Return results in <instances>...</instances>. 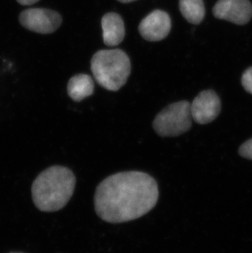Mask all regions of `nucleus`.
<instances>
[{"label": "nucleus", "instance_id": "nucleus-14", "mask_svg": "<svg viewBox=\"0 0 252 253\" xmlns=\"http://www.w3.org/2000/svg\"><path fill=\"white\" fill-rule=\"evenodd\" d=\"M17 1L18 3L23 6H30V5L35 4L40 0H17Z\"/></svg>", "mask_w": 252, "mask_h": 253}, {"label": "nucleus", "instance_id": "nucleus-3", "mask_svg": "<svg viewBox=\"0 0 252 253\" xmlns=\"http://www.w3.org/2000/svg\"><path fill=\"white\" fill-rule=\"evenodd\" d=\"M91 71L103 88L117 91L126 84L130 74V60L121 49L98 51L91 60Z\"/></svg>", "mask_w": 252, "mask_h": 253}, {"label": "nucleus", "instance_id": "nucleus-6", "mask_svg": "<svg viewBox=\"0 0 252 253\" xmlns=\"http://www.w3.org/2000/svg\"><path fill=\"white\" fill-rule=\"evenodd\" d=\"M220 110V99L213 90L202 91L191 104L192 117L198 124L213 122L219 116Z\"/></svg>", "mask_w": 252, "mask_h": 253}, {"label": "nucleus", "instance_id": "nucleus-11", "mask_svg": "<svg viewBox=\"0 0 252 253\" xmlns=\"http://www.w3.org/2000/svg\"><path fill=\"white\" fill-rule=\"evenodd\" d=\"M179 8L183 17L192 24H199L204 18L203 0H179Z\"/></svg>", "mask_w": 252, "mask_h": 253}, {"label": "nucleus", "instance_id": "nucleus-7", "mask_svg": "<svg viewBox=\"0 0 252 253\" xmlns=\"http://www.w3.org/2000/svg\"><path fill=\"white\" fill-rule=\"evenodd\" d=\"M214 17L234 24L244 25L252 17V5L249 0H219L213 8Z\"/></svg>", "mask_w": 252, "mask_h": 253}, {"label": "nucleus", "instance_id": "nucleus-12", "mask_svg": "<svg viewBox=\"0 0 252 253\" xmlns=\"http://www.w3.org/2000/svg\"><path fill=\"white\" fill-rule=\"evenodd\" d=\"M242 84L248 93L252 94V67L248 68L242 77Z\"/></svg>", "mask_w": 252, "mask_h": 253}, {"label": "nucleus", "instance_id": "nucleus-9", "mask_svg": "<svg viewBox=\"0 0 252 253\" xmlns=\"http://www.w3.org/2000/svg\"><path fill=\"white\" fill-rule=\"evenodd\" d=\"M102 37L105 44L117 46L125 38V24L122 17L117 13L109 12L102 19Z\"/></svg>", "mask_w": 252, "mask_h": 253}, {"label": "nucleus", "instance_id": "nucleus-8", "mask_svg": "<svg viewBox=\"0 0 252 253\" xmlns=\"http://www.w3.org/2000/svg\"><path fill=\"white\" fill-rule=\"evenodd\" d=\"M171 29L170 17L162 10H155L140 22L138 31L148 41H160L169 35Z\"/></svg>", "mask_w": 252, "mask_h": 253}, {"label": "nucleus", "instance_id": "nucleus-10", "mask_svg": "<svg viewBox=\"0 0 252 253\" xmlns=\"http://www.w3.org/2000/svg\"><path fill=\"white\" fill-rule=\"evenodd\" d=\"M94 84L89 76L85 74L76 75L70 80L67 85V92L72 100L80 102L93 94Z\"/></svg>", "mask_w": 252, "mask_h": 253}, {"label": "nucleus", "instance_id": "nucleus-4", "mask_svg": "<svg viewBox=\"0 0 252 253\" xmlns=\"http://www.w3.org/2000/svg\"><path fill=\"white\" fill-rule=\"evenodd\" d=\"M192 118L191 103L180 101L167 106L157 115L153 128L161 136H178L190 129Z\"/></svg>", "mask_w": 252, "mask_h": 253}, {"label": "nucleus", "instance_id": "nucleus-5", "mask_svg": "<svg viewBox=\"0 0 252 253\" xmlns=\"http://www.w3.org/2000/svg\"><path fill=\"white\" fill-rule=\"evenodd\" d=\"M20 24L36 33L51 34L62 24V17L58 12L47 8H28L21 12Z\"/></svg>", "mask_w": 252, "mask_h": 253}, {"label": "nucleus", "instance_id": "nucleus-16", "mask_svg": "<svg viewBox=\"0 0 252 253\" xmlns=\"http://www.w3.org/2000/svg\"><path fill=\"white\" fill-rule=\"evenodd\" d=\"M17 253V252H13V253Z\"/></svg>", "mask_w": 252, "mask_h": 253}, {"label": "nucleus", "instance_id": "nucleus-13", "mask_svg": "<svg viewBox=\"0 0 252 253\" xmlns=\"http://www.w3.org/2000/svg\"><path fill=\"white\" fill-rule=\"evenodd\" d=\"M239 154L243 158L252 160V139L246 141L239 148Z\"/></svg>", "mask_w": 252, "mask_h": 253}, {"label": "nucleus", "instance_id": "nucleus-15", "mask_svg": "<svg viewBox=\"0 0 252 253\" xmlns=\"http://www.w3.org/2000/svg\"><path fill=\"white\" fill-rule=\"evenodd\" d=\"M118 1L123 2V3H128V2H133V1H136V0H118Z\"/></svg>", "mask_w": 252, "mask_h": 253}, {"label": "nucleus", "instance_id": "nucleus-1", "mask_svg": "<svg viewBox=\"0 0 252 253\" xmlns=\"http://www.w3.org/2000/svg\"><path fill=\"white\" fill-rule=\"evenodd\" d=\"M157 183L142 171L112 174L98 184L94 207L98 216L108 223L118 224L142 217L157 205Z\"/></svg>", "mask_w": 252, "mask_h": 253}, {"label": "nucleus", "instance_id": "nucleus-2", "mask_svg": "<svg viewBox=\"0 0 252 253\" xmlns=\"http://www.w3.org/2000/svg\"><path fill=\"white\" fill-rule=\"evenodd\" d=\"M76 181L73 172L68 168L54 166L44 169L32 184L34 204L45 212L61 210L72 198Z\"/></svg>", "mask_w": 252, "mask_h": 253}]
</instances>
